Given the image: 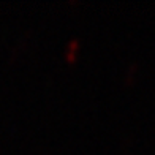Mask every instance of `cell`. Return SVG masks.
Wrapping results in <instances>:
<instances>
[]
</instances>
